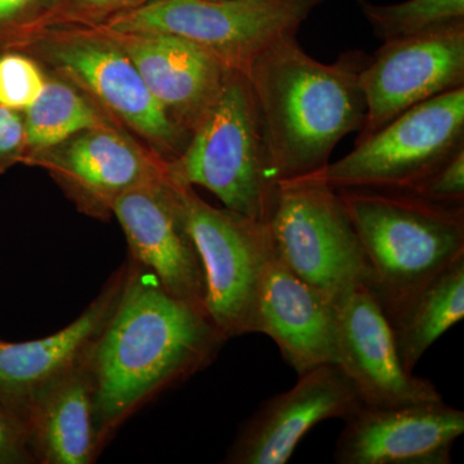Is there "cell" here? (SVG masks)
Returning <instances> with one entry per match:
<instances>
[{"label":"cell","mask_w":464,"mask_h":464,"mask_svg":"<svg viewBox=\"0 0 464 464\" xmlns=\"http://www.w3.org/2000/svg\"><path fill=\"white\" fill-rule=\"evenodd\" d=\"M464 317V257L427 284L391 322L401 364L413 373L426 351Z\"/></svg>","instance_id":"ffe728a7"},{"label":"cell","mask_w":464,"mask_h":464,"mask_svg":"<svg viewBox=\"0 0 464 464\" xmlns=\"http://www.w3.org/2000/svg\"><path fill=\"white\" fill-rule=\"evenodd\" d=\"M268 228L286 265L332 306L373 286V273L340 194L328 186L279 182Z\"/></svg>","instance_id":"52a82bcc"},{"label":"cell","mask_w":464,"mask_h":464,"mask_svg":"<svg viewBox=\"0 0 464 464\" xmlns=\"http://www.w3.org/2000/svg\"><path fill=\"white\" fill-rule=\"evenodd\" d=\"M368 60L364 52L351 51L323 63L290 35L252 63L246 76L277 182L322 169L341 140L362 130Z\"/></svg>","instance_id":"7a4b0ae2"},{"label":"cell","mask_w":464,"mask_h":464,"mask_svg":"<svg viewBox=\"0 0 464 464\" xmlns=\"http://www.w3.org/2000/svg\"><path fill=\"white\" fill-rule=\"evenodd\" d=\"M23 164L44 169L78 212L103 222L125 192L166 176V160L121 127L76 133Z\"/></svg>","instance_id":"30bf717a"},{"label":"cell","mask_w":464,"mask_h":464,"mask_svg":"<svg viewBox=\"0 0 464 464\" xmlns=\"http://www.w3.org/2000/svg\"><path fill=\"white\" fill-rule=\"evenodd\" d=\"M34 462L91 464L101 448L94 429V384L90 359L34 396L24 415Z\"/></svg>","instance_id":"d6986e66"},{"label":"cell","mask_w":464,"mask_h":464,"mask_svg":"<svg viewBox=\"0 0 464 464\" xmlns=\"http://www.w3.org/2000/svg\"><path fill=\"white\" fill-rule=\"evenodd\" d=\"M121 297L90 356L101 450L132 415L215 362L227 338L130 257Z\"/></svg>","instance_id":"6da1fadb"},{"label":"cell","mask_w":464,"mask_h":464,"mask_svg":"<svg viewBox=\"0 0 464 464\" xmlns=\"http://www.w3.org/2000/svg\"><path fill=\"white\" fill-rule=\"evenodd\" d=\"M406 192L449 206H464V149Z\"/></svg>","instance_id":"484cf974"},{"label":"cell","mask_w":464,"mask_h":464,"mask_svg":"<svg viewBox=\"0 0 464 464\" xmlns=\"http://www.w3.org/2000/svg\"><path fill=\"white\" fill-rule=\"evenodd\" d=\"M373 273L389 322L411 298L464 257V206L390 188L337 190Z\"/></svg>","instance_id":"3957f363"},{"label":"cell","mask_w":464,"mask_h":464,"mask_svg":"<svg viewBox=\"0 0 464 464\" xmlns=\"http://www.w3.org/2000/svg\"><path fill=\"white\" fill-rule=\"evenodd\" d=\"M337 308L286 265L271 237L259 285L256 333L270 337L301 375L337 362Z\"/></svg>","instance_id":"ac0fdd59"},{"label":"cell","mask_w":464,"mask_h":464,"mask_svg":"<svg viewBox=\"0 0 464 464\" xmlns=\"http://www.w3.org/2000/svg\"><path fill=\"white\" fill-rule=\"evenodd\" d=\"M112 217L124 232L128 257L151 271L170 295L207 311L203 264L167 174L121 195Z\"/></svg>","instance_id":"4fadbf2b"},{"label":"cell","mask_w":464,"mask_h":464,"mask_svg":"<svg viewBox=\"0 0 464 464\" xmlns=\"http://www.w3.org/2000/svg\"><path fill=\"white\" fill-rule=\"evenodd\" d=\"M17 51L83 91L163 160L179 157L188 145L190 136L168 118L130 56L99 27H52Z\"/></svg>","instance_id":"5b68a950"},{"label":"cell","mask_w":464,"mask_h":464,"mask_svg":"<svg viewBox=\"0 0 464 464\" xmlns=\"http://www.w3.org/2000/svg\"><path fill=\"white\" fill-rule=\"evenodd\" d=\"M52 0H0V53L18 50L35 34Z\"/></svg>","instance_id":"d4e9b609"},{"label":"cell","mask_w":464,"mask_h":464,"mask_svg":"<svg viewBox=\"0 0 464 464\" xmlns=\"http://www.w3.org/2000/svg\"><path fill=\"white\" fill-rule=\"evenodd\" d=\"M357 5L383 43L464 23V0H406L389 5L357 0Z\"/></svg>","instance_id":"7402d4cb"},{"label":"cell","mask_w":464,"mask_h":464,"mask_svg":"<svg viewBox=\"0 0 464 464\" xmlns=\"http://www.w3.org/2000/svg\"><path fill=\"white\" fill-rule=\"evenodd\" d=\"M45 72L47 82L44 90L38 100L23 112L26 134L25 159L92 128H123L83 91L66 79L48 70Z\"/></svg>","instance_id":"44dd1931"},{"label":"cell","mask_w":464,"mask_h":464,"mask_svg":"<svg viewBox=\"0 0 464 464\" xmlns=\"http://www.w3.org/2000/svg\"><path fill=\"white\" fill-rule=\"evenodd\" d=\"M362 405L340 366H315L299 375L292 389L265 400L241 424L224 463L285 464L314 427L346 420Z\"/></svg>","instance_id":"7c38bea8"},{"label":"cell","mask_w":464,"mask_h":464,"mask_svg":"<svg viewBox=\"0 0 464 464\" xmlns=\"http://www.w3.org/2000/svg\"><path fill=\"white\" fill-rule=\"evenodd\" d=\"M176 185L200 186L225 208L267 224L279 182L248 76L230 70L213 108L179 157L166 161Z\"/></svg>","instance_id":"277c9868"},{"label":"cell","mask_w":464,"mask_h":464,"mask_svg":"<svg viewBox=\"0 0 464 464\" xmlns=\"http://www.w3.org/2000/svg\"><path fill=\"white\" fill-rule=\"evenodd\" d=\"M47 82L39 61L23 51L0 53V106L24 112L38 100Z\"/></svg>","instance_id":"603a6c76"},{"label":"cell","mask_w":464,"mask_h":464,"mask_svg":"<svg viewBox=\"0 0 464 464\" xmlns=\"http://www.w3.org/2000/svg\"><path fill=\"white\" fill-rule=\"evenodd\" d=\"M322 0H149L101 29L168 34L194 43L227 70L246 74L268 47L295 35Z\"/></svg>","instance_id":"8992f818"},{"label":"cell","mask_w":464,"mask_h":464,"mask_svg":"<svg viewBox=\"0 0 464 464\" xmlns=\"http://www.w3.org/2000/svg\"><path fill=\"white\" fill-rule=\"evenodd\" d=\"M127 264L121 266L74 322L41 340H0V401L24 422L36 393L90 359L123 293Z\"/></svg>","instance_id":"2e32d148"},{"label":"cell","mask_w":464,"mask_h":464,"mask_svg":"<svg viewBox=\"0 0 464 464\" xmlns=\"http://www.w3.org/2000/svg\"><path fill=\"white\" fill-rule=\"evenodd\" d=\"M26 155V134L23 112L0 106V174L17 164Z\"/></svg>","instance_id":"4316f807"},{"label":"cell","mask_w":464,"mask_h":464,"mask_svg":"<svg viewBox=\"0 0 464 464\" xmlns=\"http://www.w3.org/2000/svg\"><path fill=\"white\" fill-rule=\"evenodd\" d=\"M101 30L130 56L168 118L191 136L218 100L230 70L179 36Z\"/></svg>","instance_id":"e0dca14e"},{"label":"cell","mask_w":464,"mask_h":464,"mask_svg":"<svg viewBox=\"0 0 464 464\" xmlns=\"http://www.w3.org/2000/svg\"><path fill=\"white\" fill-rule=\"evenodd\" d=\"M464 433V411L442 401L362 405L335 444L338 464H449Z\"/></svg>","instance_id":"5bb4252c"},{"label":"cell","mask_w":464,"mask_h":464,"mask_svg":"<svg viewBox=\"0 0 464 464\" xmlns=\"http://www.w3.org/2000/svg\"><path fill=\"white\" fill-rule=\"evenodd\" d=\"M174 188L203 264L208 315L227 340L256 333L259 285L271 246L268 225L210 206L191 186Z\"/></svg>","instance_id":"9c48e42d"},{"label":"cell","mask_w":464,"mask_h":464,"mask_svg":"<svg viewBox=\"0 0 464 464\" xmlns=\"http://www.w3.org/2000/svg\"><path fill=\"white\" fill-rule=\"evenodd\" d=\"M365 123L355 143L406 110L464 87V23L384 42L362 72Z\"/></svg>","instance_id":"8fae6325"},{"label":"cell","mask_w":464,"mask_h":464,"mask_svg":"<svg viewBox=\"0 0 464 464\" xmlns=\"http://www.w3.org/2000/svg\"><path fill=\"white\" fill-rule=\"evenodd\" d=\"M462 149L464 87L406 110L368 139L355 143L346 157L295 179L334 190L406 191Z\"/></svg>","instance_id":"ba28073f"},{"label":"cell","mask_w":464,"mask_h":464,"mask_svg":"<svg viewBox=\"0 0 464 464\" xmlns=\"http://www.w3.org/2000/svg\"><path fill=\"white\" fill-rule=\"evenodd\" d=\"M337 319V364L362 404L400 406L442 401L435 384L415 377L400 360L392 326L369 286L341 304Z\"/></svg>","instance_id":"9a60e30c"},{"label":"cell","mask_w":464,"mask_h":464,"mask_svg":"<svg viewBox=\"0 0 464 464\" xmlns=\"http://www.w3.org/2000/svg\"><path fill=\"white\" fill-rule=\"evenodd\" d=\"M0 464H35L25 424L0 401Z\"/></svg>","instance_id":"83f0119b"},{"label":"cell","mask_w":464,"mask_h":464,"mask_svg":"<svg viewBox=\"0 0 464 464\" xmlns=\"http://www.w3.org/2000/svg\"><path fill=\"white\" fill-rule=\"evenodd\" d=\"M146 2L149 0H52L34 35L52 27L101 26Z\"/></svg>","instance_id":"cb8c5ba5"}]
</instances>
